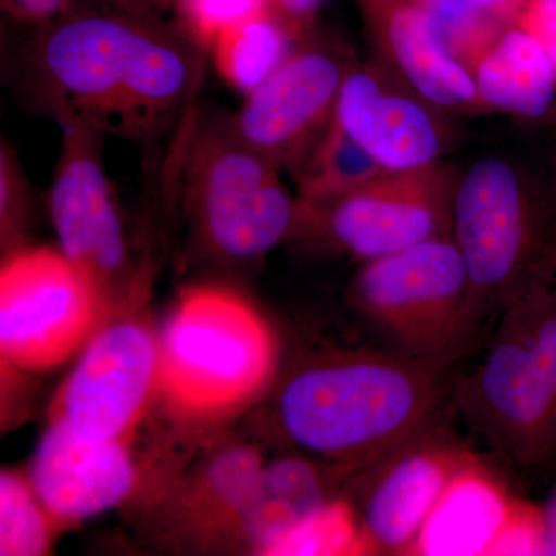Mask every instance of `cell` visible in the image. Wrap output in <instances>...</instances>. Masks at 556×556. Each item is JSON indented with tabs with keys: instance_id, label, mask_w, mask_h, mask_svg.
Listing matches in <instances>:
<instances>
[{
	"instance_id": "obj_1",
	"label": "cell",
	"mask_w": 556,
	"mask_h": 556,
	"mask_svg": "<svg viewBox=\"0 0 556 556\" xmlns=\"http://www.w3.org/2000/svg\"><path fill=\"white\" fill-rule=\"evenodd\" d=\"M139 0H73L25 53L33 100L58 123L155 139L189 115L206 51Z\"/></svg>"
},
{
	"instance_id": "obj_2",
	"label": "cell",
	"mask_w": 556,
	"mask_h": 556,
	"mask_svg": "<svg viewBox=\"0 0 556 556\" xmlns=\"http://www.w3.org/2000/svg\"><path fill=\"white\" fill-rule=\"evenodd\" d=\"M453 369L379 339L302 365L285 380L277 420L291 444L351 477L456 415Z\"/></svg>"
},
{
	"instance_id": "obj_3",
	"label": "cell",
	"mask_w": 556,
	"mask_h": 556,
	"mask_svg": "<svg viewBox=\"0 0 556 556\" xmlns=\"http://www.w3.org/2000/svg\"><path fill=\"white\" fill-rule=\"evenodd\" d=\"M478 350L455 378L456 415L501 463L556 470V287L507 306Z\"/></svg>"
},
{
	"instance_id": "obj_4",
	"label": "cell",
	"mask_w": 556,
	"mask_h": 556,
	"mask_svg": "<svg viewBox=\"0 0 556 556\" xmlns=\"http://www.w3.org/2000/svg\"><path fill=\"white\" fill-rule=\"evenodd\" d=\"M452 237L482 311L556 287V185L486 156L457 179Z\"/></svg>"
},
{
	"instance_id": "obj_5",
	"label": "cell",
	"mask_w": 556,
	"mask_h": 556,
	"mask_svg": "<svg viewBox=\"0 0 556 556\" xmlns=\"http://www.w3.org/2000/svg\"><path fill=\"white\" fill-rule=\"evenodd\" d=\"M351 302L380 340L437 368L475 353L493 324L452 236L365 262Z\"/></svg>"
},
{
	"instance_id": "obj_6",
	"label": "cell",
	"mask_w": 556,
	"mask_h": 556,
	"mask_svg": "<svg viewBox=\"0 0 556 556\" xmlns=\"http://www.w3.org/2000/svg\"><path fill=\"white\" fill-rule=\"evenodd\" d=\"M179 179L190 218L212 254L252 262L298 225V199L273 161L239 137L229 116L189 119Z\"/></svg>"
},
{
	"instance_id": "obj_7",
	"label": "cell",
	"mask_w": 556,
	"mask_h": 556,
	"mask_svg": "<svg viewBox=\"0 0 556 556\" xmlns=\"http://www.w3.org/2000/svg\"><path fill=\"white\" fill-rule=\"evenodd\" d=\"M277 342L257 309L229 289L192 288L160 339V390L190 415H219L269 382Z\"/></svg>"
},
{
	"instance_id": "obj_8",
	"label": "cell",
	"mask_w": 556,
	"mask_h": 556,
	"mask_svg": "<svg viewBox=\"0 0 556 556\" xmlns=\"http://www.w3.org/2000/svg\"><path fill=\"white\" fill-rule=\"evenodd\" d=\"M104 298L60 251L17 249L0 270V351L7 364L46 371L97 334Z\"/></svg>"
},
{
	"instance_id": "obj_9",
	"label": "cell",
	"mask_w": 556,
	"mask_h": 556,
	"mask_svg": "<svg viewBox=\"0 0 556 556\" xmlns=\"http://www.w3.org/2000/svg\"><path fill=\"white\" fill-rule=\"evenodd\" d=\"M457 179L441 164L383 172L317 206H299L298 225L320 229L340 251L369 262L422 241L452 236Z\"/></svg>"
},
{
	"instance_id": "obj_10",
	"label": "cell",
	"mask_w": 556,
	"mask_h": 556,
	"mask_svg": "<svg viewBox=\"0 0 556 556\" xmlns=\"http://www.w3.org/2000/svg\"><path fill=\"white\" fill-rule=\"evenodd\" d=\"M338 47L316 27L229 116L233 130L278 169L298 172L334 119L348 72Z\"/></svg>"
},
{
	"instance_id": "obj_11",
	"label": "cell",
	"mask_w": 556,
	"mask_h": 556,
	"mask_svg": "<svg viewBox=\"0 0 556 556\" xmlns=\"http://www.w3.org/2000/svg\"><path fill=\"white\" fill-rule=\"evenodd\" d=\"M478 453L452 420L417 434L371 466L358 470L356 501L365 555H405L457 471Z\"/></svg>"
},
{
	"instance_id": "obj_12",
	"label": "cell",
	"mask_w": 556,
	"mask_h": 556,
	"mask_svg": "<svg viewBox=\"0 0 556 556\" xmlns=\"http://www.w3.org/2000/svg\"><path fill=\"white\" fill-rule=\"evenodd\" d=\"M62 146L49 206L60 251L100 289L102 298L129 276L130 260L118 200L104 164V135L60 123Z\"/></svg>"
},
{
	"instance_id": "obj_13",
	"label": "cell",
	"mask_w": 556,
	"mask_h": 556,
	"mask_svg": "<svg viewBox=\"0 0 556 556\" xmlns=\"http://www.w3.org/2000/svg\"><path fill=\"white\" fill-rule=\"evenodd\" d=\"M160 388V340L119 321L97 331L62 387L56 415L84 437L124 442Z\"/></svg>"
},
{
	"instance_id": "obj_14",
	"label": "cell",
	"mask_w": 556,
	"mask_h": 556,
	"mask_svg": "<svg viewBox=\"0 0 556 556\" xmlns=\"http://www.w3.org/2000/svg\"><path fill=\"white\" fill-rule=\"evenodd\" d=\"M135 479L124 442L84 437L53 419L33 456L28 481L54 522H75L118 506Z\"/></svg>"
},
{
	"instance_id": "obj_15",
	"label": "cell",
	"mask_w": 556,
	"mask_h": 556,
	"mask_svg": "<svg viewBox=\"0 0 556 556\" xmlns=\"http://www.w3.org/2000/svg\"><path fill=\"white\" fill-rule=\"evenodd\" d=\"M332 121L387 172L420 169L441 155V131L430 112L387 90L369 70L348 72Z\"/></svg>"
},
{
	"instance_id": "obj_16",
	"label": "cell",
	"mask_w": 556,
	"mask_h": 556,
	"mask_svg": "<svg viewBox=\"0 0 556 556\" xmlns=\"http://www.w3.org/2000/svg\"><path fill=\"white\" fill-rule=\"evenodd\" d=\"M364 16L402 75L439 108L459 109L478 100L470 70L448 49L416 0H358Z\"/></svg>"
},
{
	"instance_id": "obj_17",
	"label": "cell",
	"mask_w": 556,
	"mask_h": 556,
	"mask_svg": "<svg viewBox=\"0 0 556 556\" xmlns=\"http://www.w3.org/2000/svg\"><path fill=\"white\" fill-rule=\"evenodd\" d=\"M518 503L504 478L477 455L439 497L408 555L490 556Z\"/></svg>"
},
{
	"instance_id": "obj_18",
	"label": "cell",
	"mask_w": 556,
	"mask_h": 556,
	"mask_svg": "<svg viewBox=\"0 0 556 556\" xmlns=\"http://www.w3.org/2000/svg\"><path fill=\"white\" fill-rule=\"evenodd\" d=\"M478 100L526 119H541L554 108L556 70L546 49L514 24L503 28L473 70Z\"/></svg>"
},
{
	"instance_id": "obj_19",
	"label": "cell",
	"mask_w": 556,
	"mask_h": 556,
	"mask_svg": "<svg viewBox=\"0 0 556 556\" xmlns=\"http://www.w3.org/2000/svg\"><path fill=\"white\" fill-rule=\"evenodd\" d=\"M329 500L332 497L317 466L305 457H281L263 468L254 493L241 510V529L258 554L269 555Z\"/></svg>"
},
{
	"instance_id": "obj_20",
	"label": "cell",
	"mask_w": 556,
	"mask_h": 556,
	"mask_svg": "<svg viewBox=\"0 0 556 556\" xmlns=\"http://www.w3.org/2000/svg\"><path fill=\"white\" fill-rule=\"evenodd\" d=\"M298 42L287 25L265 10L219 33L207 54L219 78L247 97L283 64Z\"/></svg>"
},
{
	"instance_id": "obj_21",
	"label": "cell",
	"mask_w": 556,
	"mask_h": 556,
	"mask_svg": "<svg viewBox=\"0 0 556 556\" xmlns=\"http://www.w3.org/2000/svg\"><path fill=\"white\" fill-rule=\"evenodd\" d=\"M382 166L332 121L295 172L298 204L317 206L346 195L382 175Z\"/></svg>"
},
{
	"instance_id": "obj_22",
	"label": "cell",
	"mask_w": 556,
	"mask_h": 556,
	"mask_svg": "<svg viewBox=\"0 0 556 556\" xmlns=\"http://www.w3.org/2000/svg\"><path fill=\"white\" fill-rule=\"evenodd\" d=\"M54 519L30 481L2 471L0 477V555L38 556L50 546Z\"/></svg>"
},
{
	"instance_id": "obj_23",
	"label": "cell",
	"mask_w": 556,
	"mask_h": 556,
	"mask_svg": "<svg viewBox=\"0 0 556 556\" xmlns=\"http://www.w3.org/2000/svg\"><path fill=\"white\" fill-rule=\"evenodd\" d=\"M353 555H365V548L356 510L346 497L329 500L269 552V556Z\"/></svg>"
},
{
	"instance_id": "obj_24",
	"label": "cell",
	"mask_w": 556,
	"mask_h": 556,
	"mask_svg": "<svg viewBox=\"0 0 556 556\" xmlns=\"http://www.w3.org/2000/svg\"><path fill=\"white\" fill-rule=\"evenodd\" d=\"M416 2L430 14L448 49L470 72L503 31V25L497 22L500 16L482 9L473 0Z\"/></svg>"
},
{
	"instance_id": "obj_25",
	"label": "cell",
	"mask_w": 556,
	"mask_h": 556,
	"mask_svg": "<svg viewBox=\"0 0 556 556\" xmlns=\"http://www.w3.org/2000/svg\"><path fill=\"white\" fill-rule=\"evenodd\" d=\"M265 466L262 456L252 448H232L222 453L204 477L212 504L222 514L239 519Z\"/></svg>"
},
{
	"instance_id": "obj_26",
	"label": "cell",
	"mask_w": 556,
	"mask_h": 556,
	"mask_svg": "<svg viewBox=\"0 0 556 556\" xmlns=\"http://www.w3.org/2000/svg\"><path fill=\"white\" fill-rule=\"evenodd\" d=\"M175 10L179 25L207 53L219 33L269 9L266 0H178Z\"/></svg>"
},
{
	"instance_id": "obj_27",
	"label": "cell",
	"mask_w": 556,
	"mask_h": 556,
	"mask_svg": "<svg viewBox=\"0 0 556 556\" xmlns=\"http://www.w3.org/2000/svg\"><path fill=\"white\" fill-rule=\"evenodd\" d=\"M30 201L27 175L9 139L0 141V223L3 240H11L22 229Z\"/></svg>"
},
{
	"instance_id": "obj_28",
	"label": "cell",
	"mask_w": 556,
	"mask_h": 556,
	"mask_svg": "<svg viewBox=\"0 0 556 556\" xmlns=\"http://www.w3.org/2000/svg\"><path fill=\"white\" fill-rule=\"evenodd\" d=\"M506 17L543 43L556 70V0H518Z\"/></svg>"
},
{
	"instance_id": "obj_29",
	"label": "cell",
	"mask_w": 556,
	"mask_h": 556,
	"mask_svg": "<svg viewBox=\"0 0 556 556\" xmlns=\"http://www.w3.org/2000/svg\"><path fill=\"white\" fill-rule=\"evenodd\" d=\"M268 9L300 39L316 27V14L325 0H266Z\"/></svg>"
},
{
	"instance_id": "obj_30",
	"label": "cell",
	"mask_w": 556,
	"mask_h": 556,
	"mask_svg": "<svg viewBox=\"0 0 556 556\" xmlns=\"http://www.w3.org/2000/svg\"><path fill=\"white\" fill-rule=\"evenodd\" d=\"M73 0H2V9L13 20L43 24L67 9Z\"/></svg>"
},
{
	"instance_id": "obj_31",
	"label": "cell",
	"mask_w": 556,
	"mask_h": 556,
	"mask_svg": "<svg viewBox=\"0 0 556 556\" xmlns=\"http://www.w3.org/2000/svg\"><path fill=\"white\" fill-rule=\"evenodd\" d=\"M540 555L556 556V484L544 503L538 506Z\"/></svg>"
},
{
	"instance_id": "obj_32",
	"label": "cell",
	"mask_w": 556,
	"mask_h": 556,
	"mask_svg": "<svg viewBox=\"0 0 556 556\" xmlns=\"http://www.w3.org/2000/svg\"><path fill=\"white\" fill-rule=\"evenodd\" d=\"M473 2L478 3L482 9L493 11L500 17H506L508 11L514 9L518 0H473Z\"/></svg>"
},
{
	"instance_id": "obj_33",
	"label": "cell",
	"mask_w": 556,
	"mask_h": 556,
	"mask_svg": "<svg viewBox=\"0 0 556 556\" xmlns=\"http://www.w3.org/2000/svg\"><path fill=\"white\" fill-rule=\"evenodd\" d=\"M139 2L146 3V5L159 11H167L175 9L178 0H139Z\"/></svg>"
}]
</instances>
